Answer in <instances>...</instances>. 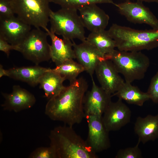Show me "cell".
<instances>
[{"label":"cell","mask_w":158,"mask_h":158,"mask_svg":"<svg viewBox=\"0 0 158 158\" xmlns=\"http://www.w3.org/2000/svg\"><path fill=\"white\" fill-rule=\"evenodd\" d=\"M4 76H7V70L4 69L2 65H0V78Z\"/></svg>","instance_id":"30"},{"label":"cell","mask_w":158,"mask_h":158,"mask_svg":"<svg viewBox=\"0 0 158 158\" xmlns=\"http://www.w3.org/2000/svg\"><path fill=\"white\" fill-rule=\"evenodd\" d=\"M52 69L64 77L70 83L76 80L79 75L85 71L83 66L74 59L67 61Z\"/></svg>","instance_id":"23"},{"label":"cell","mask_w":158,"mask_h":158,"mask_svg":"<svg viewBox=\"0 0 158 158\" xmlns=\"http://www.w3.org/2000/svg\"><path fill=\"white\" fill-rule=\"evenodd\" d=\"M65 78L52 69L45 72L40 79V88L48 99L59 94L66 87L63 85Z\"/></svg>","instance_id":"20"},{"label":"cell","mask_w":158,"mask_h":158,"mask_svg":"<svg viewBox=\"0 0 158 158\" xmlns=\"http://www.w3.org/2000/svg\"><path fill=\"white\" fill-rule=\"evenodd\" d=\"M77 10L61 8L56 11H51L49 16L50 30L56 35L71 41L86 40L85 28Z\"/></svg>","instance_id":"5"},{"label":"cell","mask_w":158,"mask_h":158,"mask_svg":"<svg viewBox=\"0 0 158 158\" xmlns=\"http://www.w3.org/2000/svg\"><path fill=\"white\" fill-rule=\"evenodd\" d=\"M1 94L4 99L1 107L5 111L18 112L31 108L36 102L33 94L18 85L13 86L11 93Z\"/></svg>","instance_id":"15"},{"label":"cell","mask_w":158,"mask_h":158,"mask_svg":"<svg viewBox=\"0 0 158 158\" xmlns=\"http://www.w3.org/2000/svg\"><path fill=\"white\" fill-rule=\"evenodd\" d=\"M78 10L84 28L91 32L104 30L108 25L109 16L96 4L84 6Z\"/></svg>","instance_id":"16"},{"label":"cell","mask_w":158,"mask_h":158,"mask_svg":"<svg viewBox=\"0 0 158 158\" xmlns=\"http://www.w3.org/2000/svg\"><path fill=\"white\" fill-rule=\"evenodd\" d=\"M141 2L144 1L147 2H155L158 3V0H137Z\"/></svg>","instance_id":"31"},{"label":"cell","mask_w":158,"mask_h":158,"mask_svg":"<svg viewBox=\"0 0 158 158\" xmlns=\"http://www.w3.org/2000/svg\"><path fill=\"white\" fill-rule=\"evenodd\" d=\"M18 45H14L9 43L3 37L0 36V50L4 52L8 57L11 50L18 51Z\"/></svg>","instance_id":"29"},{"label":"cell","mask_w":158,"mask_h":158,"mask_svg":"<svg viewBox=\"0 0 158 158\" xmlns=\"http://www.w3.org/2000/svg\"><path fill=\"white\" fill-rule=\"evenodd\" d=\"M88 133L86 140L92 150L97 154L109 148L110 142L109 132L106 128L102 116L86 115Z\"/></svg>","instance_id":"8"},{"label":"cell","mask_w":158,"mask_h":158,"mask_svg":"<svg viewBox=\"0 0 158 158\" xmlns=\"http://www.w3.org/2000/svg\"><path fill=\"white\" fill-rule=\"evenodd\" d=\"M86 40L110 59L116 48L115 42L105 30L91 32Z\"/></svg>","instance_id":"22"},{"label":"cell","mask_w":158,"mask_h":158,"mask_svg":"<svg viewBox=\"0 0 158 158\" xmlns=\"http://www.w3.org/2000/svg\"><path fill=\"white\" fill-rule=\"evenodd\" d=\"M134 130L140 142L145 144L158 138V114L138 117L134 124Z\"/></svg>","instance_id":"18"},{"label":"cell","mask_w":158,"mask_h":158,"mask_svg":"<svg viewBox=\"0 0 158 158\" xmlns=\"http://www.w3.org/2000/svg\"><path fill=\"white\" fill-rule=\"evenodd\" d=\"M110 60L125 82L130 83L143 79L150 65L149 58L141 51L115 50Z\"/></svg>","instance_id":"4"},{"label":"cell","mask_w":158,"mask_h":158,"mask_svg":"<svg viewBox=\"0 0 158 158\" xmlns=\"http://www.w3.org/2000/svg\"><path fill=\"white\" fill-rule=\"evenodd\" d=\"M147 92L150 99L154 103H158V71L151 79Z\"/></svg>","instance_id":"27"},{"label":"cell","mask_w":158,"mask_h":158,"mask_svg":"<svg viewBox=\"0 0 158 158\" xmlns=\"http://www.w3.org/2000/svg\"><path fill=\"white\" fill-rule=\"evenodd\" d=\"M131 112L122 100L111 102L102 116L103 123L109 131L118 130L130 121Z\"/></svg>","instance_id":"11"},{"label":"cell","mask_w":158,"mask_h":158,"mask_svg":"<svg viewBox=\"0 0 158 158\" xmlns=\"http://www.w3.org/2000/svg\"><path fill=\"white\" fill-rule=\"evenodd\" d=\"M15 14L23 22L46 31L51 10L50 0H10Z\"/></svg>","instance_id":"6"},{"label":"cell","mask_w":158,"mask_h":158,"mask_svg":"<svg viewBox=\"0 0 158 158\" xmlns=\"http://www.w3.org/2000/svg\"><path fill=\"white\" fill-rule=\"evenodd\" d=\"M47 33L41 28L30 30L19 45L18 51L36 65L51 59L50 45L47 40Z\"/></svg>","instance_id":"7"},{"label":"cell","mask_w":158,"mask_h":158,"mask_svg":"<svg viewBox=\"0 0 158 158\" xmlns=\"http://www.w3.org/2000/svg\"><path fill=\"white\" fill-rule=\"evenodd\" d=\"M123 100L128 103L142 106L144 103L150 99L147 92H144L131 83L124 82L117 91L112 95Z\"/></svg>","instance_id":"21"},{"label":"cell","mask_w":158,"mask_h":158,"mask_svg":"<svg viewBox=\"0 0 158 158\" xmlns=\"http://www.w3.org/2000/svg\"><path fill=\"white\" fill-rule=\"evenodd\" d=\"M51 68L35 66L16 67L7 70V76L27 83L32 86L39 84L40 78Z\"/></svg>","instance_id":"19"},{"label":"cell","mask_w":158,"mask_h":158,"mask_svg":"<svg viewBox=\"0 0 158 158\" xmlns=\"http://www.w3.org/2000/svg\"><path fill=\"white\" fill-rule=\"evenodd\" d=\"M31 27L15 16L0 18V36L10 44L18 45L31 30Z\"/></svg>","instance_id":"13"},{"label":"cell","mask_w":158,"mask_h":158,"mask_svg":"<svg viewBox=\"0 0 158 158\" xmlns=\"http://www.w3.org/2000/svg\"><path fill=\"white\" fill-rule=\"evenodd\" d=\"M107 31L119 51H139L158 47V29L138 30L113 24Z\"/></svg>","instance_id":"3"},{"label":"cell","mask_w":158,"mask_h":158,"mask_svg":"<svg viewBox=\"0 0 158 158\" xmlns=\"http://www.w3.org/2000/svg\"><path fill=\"white\" fill-rule=\"evenodd\" d=\"M88 87L83 77L78 78L58 95L48 99L45 114L51 120L73 126L82 122L85 115L83 101Z\"/></svg>","instance_id":"1"},{"label":"cell","mask_w":158,"mask_h":158,"mask_svg":"<svg viewBox=\"0 0 158 158\" xmlns=\"http://www.w3.org/2000/svg\"><path fill=\"white\" fill-rule=\"evenodd\" d=\"M140 142H138L134 147L126 148L119 150L116 156V158H141L142 153L139 147Z\"/></svg>","instance_id":"25"},{"label":"cell","mask_w":158,"mask_h":158,"mask_svg":"<svg viewBox=\"0 0 158 158\" xmlns=\"http://www.w3.org/2000/svg\"><path fill=\"white\" fill-rule=\"evenodd\" d=\"M50 2L60 6L61 8L78 10L84 6L91 4H110L115 6L113 0H50Z\"/></svg>","instance_id":"24"},{"label":"cell","mask_w":158,"mask_h":158,"mask_svg":"<svg viewBox=\"0 0 158 158\" xmlns=\"http://www.w3.org/2000/svg\"><path fill=\"white\" fill-rule=\"evenodd\" d=\"M95 72L100 87L111 95L125 82L110 59H106L100 62Z\"/></svg>","instance_id":"14"},{"label":"cell","mask_w":158,"mask_h":158,"mask_svg":"<svg viewBox=\"0 0 158 158\" xmlns=\"http://www.w3.org/2000/svg\"><path fill=\"white\" fill-rule=\"evenodd\" d=\"M49 138L57 158H98L73 126L65 124L55 127L51 130Z\"/></svg>","instance_id":"2"},{"label":"cell","mask_w":158,"mask_h":158,"mask_svg":"<svg viewBox=\"0 0 158 158\" xmlns=\"http://www.w3.org/2000/svg\"><path fill=\"white\" fill-rule=\"evenodd\" d=\"M29 158H57L56 152L51 146L36 148L30 154Z\"/></svg>","instance_id":"26"},{"label":"cell","mask_w":158,"mask_h":158,"mask_svg":"<svg viewBox=\"0 0 158 158\" xmlns=\"http://www.w3.org/2000/svg\"><path fill=\"white\" fill-rule=\"evenodd\" d=\"M115 6L129 21L135 23L146 24L152 28L158 29V19L141 2L127 1L116 4Z\"/></svg>","instance_id":"9"},{"label":"cell","mask_w":158,"mask_h":158,"mask_svg":"<svg viewBox=\"0 0 158 158\" xmlns=\"http://www.w3.org/2000/svg\"><path fill=\"white\" fill-rule=\"evenodd\" d=\"M92 88L85 94L84 99V110L86 115L102 116L112 102V95L97 86L93 77H91Z\"/></svg>","instance_id":"10"},{"label":"cell","mask_w":158,"mask_h":158,"mask_svg":"<svg viewBox=\"0 0 158 158\" xmlns=\"http://www.w3.org/2000/svg\"><path fill=\"white\" fill-rule=\"evenodd\" d=\"M10 0H0V18H8L15 16Z\"/></svg>","instance_id":"28"},{"label":"cell","mask_w":158,"mask_h":158,"mask_svg":"<svg viewBox=\"0 0 158 158\" xmlns=\"http://www.w3.org/2000/svg\"><path fill=\"white\" fill-rule=\"evenodd\" d=\"M72 41L75 59L91 77H93L100 62L105 59H109L86 40L79 44H76L73 40Z\"/></svg>","instance_id":"12"},{"label":"cell","mask_w":158,"mask_h":158,"mask_svg":"<svg viewBox=\"0 0 158 158\" xmlns=\"http://www.w3.org/2000/svg\"><path fill=\"white\" fill-rule=\"evenodd\" d=\"M46 31L51 42L50 45L51 59L56 66L68 60L75 59L73 43L71 40L63 37L59 38L48 29Z\"/></svg>","instance_id":"17"}]
</instances>
